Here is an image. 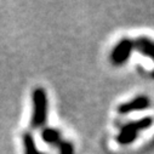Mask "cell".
I'll list each match as a JSON object with an SVG mask.
<instances>
[{
	"label": "cell",
	"instance_id": "cell-5",
	"mask_svg": "<svg viewBox=\"0 0 154 154\" xmlns=\"http://www.w3.org/2000/svg\"><path fill=\"white\" fill-rule=\"evenodd\" d=\"M134 50H137L143 56H148L154 61V42H152L149 38L140 36L134 40ZM153 78H154V72H153Z\"/></svg>",
	"mask_w": 154,
	"mask_h": 154
},
{
	"label": "cell",
	"instance_id": "cell-1",
	"mask_svg": "<svg viewBox=\"0 0 154 154\" xmlns=\"http://www.w3.org/2000/svg\"><path fill=\"white\" fill-rule=\"evenodd\" d=\"M33 115L30 128L34 130L42 129L48 119V95L43 88H36L33 91Z\"/></svg>",
	"mask_w": 154,
	"mask_h": 154
},
{
	"label": "cell",
	"instance_id": "cell-6",
	"mask_svg": "<svg viewBox=\"0 0 154 154\" xmlns=\"http://www.w3.org/2000/svg\"><path fill=\"white\" fill-rule=\"evenodd\" d=\"M42 138L45 143L57 147L62 141V135H61V131H58L55 128H45L42 131Z\"/></svg>",
	"mask_w": 154,
	"mask_h": 154
},
{
	"label": "cell",
	"instance_id": "cell-3",
	"mask_svg": "<svg viewBox=\"0 0 154 154\" xmlns=\"http://www.w3.org/2000/svg\"><path fill=\"white\" fill-rule=\"evenodd\" d=\"M134 51V40L129 38H123V39L114 46L110 54V60L113 64L122 66L126 63L131 56V52Z\"/></svg>",
	"mask_w": 154,
	"mask_h": 154
},
{
	"label": "cell",
	"instance_id": "cell-4",
	"mask_svg": "<svg viewBox=\"0 0 154 154\" xmlns=\"http://www.w3.org/2000/svg\"><path fill=\"white\" fill-rule=\"evenodd\" d=\"M150 106V100L148 96L146 95H140L135 98H132L129 102L122 103L118 107V112L120 114H128L131 112H140V110H144L147 108H149Z\"/></svg>",
	"mask_w": 154,
	"mask_h": 154
},
{
	"label": "cell",
	"instance_id": "cell-8",
	"mask_svg": "<svg viewBox=\"0 0 154 154\" xmlns=\"http://www.w3.org/2000/svg\"><path fill=\"white\" fill-rule=\"evenodd\" d=\"M57 147H58L60 154H74V147L68 141H63L62 140Z\"/></svg>",
	"mask_w": 154,
	"mask_h": 154
},
{
	"label": "cell",
	"instance_id": "cell-2",
	"mask_svg": "<svg viewBox=\"0 0 154 154\" xmlns=\"http://www.w3.org/2000/svg\"><path fill=\"white\" fill-rule=\"evenodd\" d=\"M153 125V119L150 117H144L135 122H130L120 128V131L117 136V142L122 146H128L135 142L138 137V134L143 130L149 129Z\"/></svg>",
	"mask_w": 154,
	"mask_h": 154
},
{
	"label": "cell",
	"instance_id": "cell-7",
	"mask_svg": "<svg viewBox=\"0 0 154 154\" xmlns=\"http://www.w3.org/2000/svg\"><path fill=\"white\" fill-rule=\"evenodd\" d=\"M23 146H24V154H46L38 149L35 140L30 132H24L22 136Z\"/></svg>",
	"mask_w": 154,
	"mask_h": 154
}]
</instances>
